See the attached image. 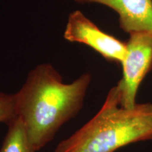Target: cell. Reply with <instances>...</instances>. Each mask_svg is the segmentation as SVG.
<instances>
[{"label": "cell", "instance_id": "1", "mask_svg": "<svg viewBox=\"0 0 152 152\" xmlns=\"http://www.w3.org/2000/svg\"><path fill=\"white\" fill-rule=\"evenodd\" d=\"M92 82L85 73L70 83L49 63L36 66L15 93L17 117L23 123L36 151L54 140L60 128L77 115Z\"/></svg>", "mask_w": 152, "mask_h": 152}, {"label": "cell", "instance_id": "2", "mask_svg": "<svg viewBox=\"0 0 152 152\" xmlns=\"http://www.w3.org/2000/svg\"><path fill=\"white\" fill-rule=\"evenodd\" d=\"M118 84L88 122L57 144L54 152H115L128 144L152 140V104L121 105Z\"/></svg>", "mask_w": 152, "mask_h": 152}, {"label": "cell", "instance_id": "3", "mask_svg": "<svg viewBox=\"0 0 152 152\" xmlns=\"http://www.w3.org/2000/svg\"><path fill=\"white\" fill-rule=\"evenodd\" d=\"M121 65L123 77L117 83L121 93V105L130 109L136 105L139 87L152 70V32L129 34L126 54Z\"/></svg>", "mask_w": 152, "mask_h": 152}, {"label": "cell", "instance_id": "4", "mask_svg": "<svg viewBox=\"0 0 152 152\" xmlns=\"http://www.w3.org/2000/svg\"><path fill=\"white\" fill-rule=\"evenodd\" d=\"M64 37L90 47L109 62L121 64L126 54V42L101 30L80 10L68 16Z\"/></svg>", "mask_w": 152, "mask_h": 152}, {"label": "cell", "instance_id": "5", "mask_svg": "<svg viewBox=\"0 0 152 152\" xmlns=\"http://www.w3.org/2000/svg\"><path fill=\"white\" fill-rule=\"evenodd\" d=\"M76 3L97 4L116 13L120 28L128 35L133 32H152V0H73Z\"/></svg>", "mask_w": 152, "mask_h": 152}, {"label": "cell", "instance_id": "6", "mask_svg": "<svg viewBox=\"0 0 152 152\" xmlns=\"http://www.w3.org/2000/svg\"><path fill=\"white\" fill-rule=\"evenodd\" d=\"M0 152H37L30 143L23 123L19 118L8 125Z\"/></svg>", "mask_w": 152, "mask_h": 152}, {"label": "cell", "instance_id": "7", "mask_svg": "<svg viewBox=\"0 0 152 152\" xmlns=\"http://www.w3.org/2000/svg\"><path fill=\"white\" fill-rule=\"evenodd\" d=\"M16 118L14 94L0 92V123L8 126Z\"/></svg>", "mask_w": 152, "mask_h": 152}]
</instances>
